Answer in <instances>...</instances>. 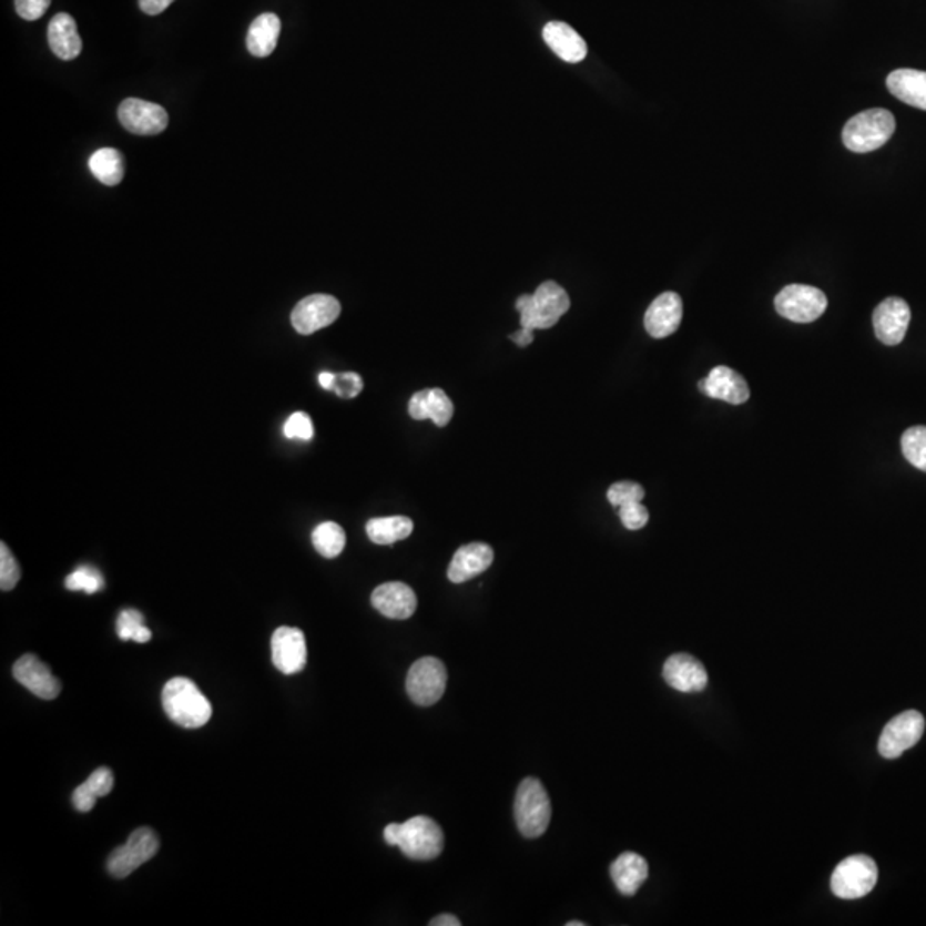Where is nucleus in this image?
<instances>
[{
  "label": "nucleus",
  "instance_id": "obj_14",
  "mask_svg": "<svg viewBox=\"0 0 926 926\" xmlns=\"http://www.w3.org/2000/svg\"><path fill=\"white\" fill-rule=\"evenodd\" d=\"M909 322L912 309L899 297H887L874 311L875 335L885 345H899L906 337Z\"/></svg>",
  "mask_w": 926,
  "mask_h": 926
},
{
  "label": "nucleus",
  "instance_id": "obj_13",
  "mask_svg": "<svg viewBox=\"0 0 926 926\" xmlns=\"http://www.w3.org/2000/svg\"><path fill=\"white\" fill-rule=\"evenodd\" d=\"M119 121L129 133L153 136L165 131L169 125V114L156 103L128 99L119 106Z\"/></svg>",
  "mask_w": 926,
  "mask_h": 926
},
{
  "label": "nucleus",
  "instance_id": "obj_25",
  "mask_svg": "<svg viewBox=\"0 0 926 926\" xmlns=\"http://www.w3.org/2000/svg\"><path fill=\"white\" fill-rule=\"evenodd\" d=\"M281 31L282 21L278 16L273 12L257 16L247 31V50L253 53L254 58H268L276 49Z\"/></svg>",
  "mask_w": 926,
  "mask_h": 926
},
{
  "label": "nucleus",
  "instance_id": "obj_32",
  "mask_svg": "<svg viewBox=\"0 0 926 926\" xmlns=\"http://www.w3.org/2000/svg\"><path fill=\"white\" fill-rule=\"evenodd\" d=\"M105 580L100 576V571L93 567H80L72 571L71 576L65 579V587L69 590H83L87 594H95L103 589Z\"/></svg>",
  "mask_w": 926,
  "mask_h": 926
},
{
  "label": "nucleus",
  "instance_id": "obj_35",
  "mask_svg": "<svg viewBox=\"0 0 926 926\" xmlns=\"http://www.w3.org/2000/svg\"><path fill=\"white\" fill-rule=\"evenodd\" d=\"M643 496H645V491H643L642 486L632 482V480H621V482L611 486L608 491L609 503L617 508L633 503V501H642Z\"/></svg>",
  "mask_w": 926,
  "mask_h": 926
},
{
  "label": "nucleus",
  "instance_id": "obj_15",
  "mask_svg": "<svg viewBox=\"0 0 926 926\" xmlns=\"http://www.w3.org/2000/svg\"><path fill=\"white\" fill-rule=\"evenodd\" d=\"M16 681L23 684L33 695L43 700L58 699L62 684L53 676L49 665L43 664L37 655L27 654L16 661L12 668Z\"/></svg>",
  "mask_w": 926,
  "mask_h": 926
},
{
  "label": "nucleus",
  "instance_id": "obj_21",
  "mask_svg": "<svg viewBox=\"0 0 926 926\" xmlns=\"http://www.w3.org/2000/svg\"><path fill=\"white\" fill-rule=\"evenodd\" d=\"M542 37L561 61L579 64L587 58L586 40L570 24L551 21L542 30Z\"/></svg>",
  "mask_w": 926,
  "mask_h": 926
},
{
  "label": "nucleus",
  "instance_id": "obj_5",
  "mask_svg": "<svg viewBox=\"0 0 926 926\" xmlns=\"http://www.w3.org/2000/svg\"><path fill=\"white\" fill-rule=\"evenodd\" d=\"M515 821L518 831L527 839H537L548 831L551 822V802L541 781L527 777L520 783L515 796Z\"/></svg>",
  "mask_w": 926,
  "mask_h": 926
},
{
  "label": "nucleus",
  "instance_id": "obj_4",
  "mask_svg": "<svg viewBox=\"0 0 926 926\" xmlns=\"http://www.w3.org/2000/svg\"><path fill=\"white\" fill-rule=\"evenodd\" d=\"M896 131V119L885 109H872L849 119L844 125L843 143L855 153L875 152Z\"/></svg>",
  "mask_w": 926,
  "mask_h": 926
},
{
  "label": "nucleus",
  "instance_id": "obj_17",
  "mask_svg": "<svg viewBox=\"0 0 926 926\" xmlns=\"http://www.w3.org/2000/svg\"><path fill=\"white\" fill-rule=\"evenodd\" d=\"M376 611L390 620H407L417 609V596L407 583L388 582L376 587L370 596Z\"/></svg>",
  "mask_w": 926,
  "mask_h": 926
},
{
  "label": "nucleus",
  "instance_id": "obj_42",
  "mask_svg": "<svg viewBox=\"0 0 926 926\" xmlns=\"http://www.w3.org/2000/svg\"><path fill=\"white\" fill-rule=\"evenodd\" d=\"M511 342L518 347H527L533 342V329L520 328L513 335H510Z\"/></svg>",
  "mask_w": 926,
  "mask_h": 926
},
{
  "label": "nucleus",
  "instance_id": "obj_38",
  "mask_svg": "<svg viewBox=\"0 0 926 926\" xmlns=\"http://www.w3.org/2000/svg\"><path fill=\"white\" fill-rule=\"evenodd\" d=\"M364 381L357 373H340L335 378L333 394L340 398H356L363 391Z\"/></svg>",
  "mask_w": 926,
  "mask_h": 926
},
{
  "label": "nucleus",
  "instance_id": "obj_20",
  "mask_svg": "<svg viewBox=\"0 0 926 926\" xmlns=\"http://www.w3.org/2000/svg\"><path fill=\"white\" fill-rule=\"evenodd\" d=\"M492 558H495V552L491 546L482 545V542L461 546L455 552L454 560L448 568V579L454 583L469 582L491 567Z\"/></svg>",
  "mask_w": 926,
  "mask_h": 926
},
{
  "label": "nucleus",
  "instance_id": "obj_23",
  "mask_svg": "<svg viewBox=\"0 0 926 926\" xmlns=\"http://www.w3.org/2000/svg\"><path fill=\"white\" fill-rule=\"evenodd\" d=\"M887 88L906 105L926 110V72L899 69L888 74Z\"/></svg>",
  "mask_w": 926,
  "mask_h": 926
},
{
  "label": "nucleus",
  "instance_id": "obj_26",
  "mask_svg": "<svg viewBox=\"0 0 926 926\" xmlns=\"http://www.w3.org/2000/svg\"><path fill=\"white\" fill-rule=\"evenodd\" d=\"M112 790H114V774L109 767H99L80 787L74 790L72 803L80 812H91L96 800L103 798Z\"/></svg>",
  "mask_w": 926,
  "mask_h": 926
},
{
  "label": "nucleus",
  "instance_id": "obj_29",
  "mask_svg": "<svg viewBox=\"0 0 926 926\" xmlns=\"http://www.w3.org/2000/svg\"><path fill=\"white\" fill-rule=\"evenodd\" d=\"M345 541H347V537H345L344 529L338 523L323 522L313 530L314 548L328 560L342 554Z\"/></svg>",
  "mask_w": 926,
  "mask_h": 926
},
{
  "label": "nucleus",
  "instance_id": "obj_37",
  "mask_svg": "<svg viewBox=\"0 0 926 926\" xmlns=\"http://www.w3.org/2000/svg\"><path fill=\"white\" fill-rule=\"evenodd\" d=\"M620 518L621 523L628 530H640L649 522V511L643 507L642 501H633V503L620 507Z\"/></svg>",
  "mask_w": 926,
  "mask_h": 926
},
{
  "label": "nucleus",
  "instance_id": "obj_36",
  "mask_svg": "<svg viewBox=\"0 0 926 926\" xmlns=\"http://www.w3.org/2000/svg\"><path fill=\"white\" fill-rule=\"evenodd\" d=\"M284 435L285 438L288 439H303V441H309L313 439L314 428H313V420L307 414L304 413H295L288 417L287 423L284 426Z\"/></svg>",
  "mask_w": 926,
  "mask_h": 926
},
{
  "label": "nucleus",
  "instance_id": "obj_24",
  "mask_svg": "<svg viewBox=\"0 0 926 926\" xmlns=\"http://www.w3.org/2000/svg\"><path fill=\"white\" fill-rule=\"evenodd\" d=\"M647 877H649V865L642 856L632 851L618 856L617 862L611 865V878L623 896L637 894Z\"/></svg>",
  "mask_w": 926,
  "mask_h": 926
},
{
  "label": "nucleus",
  "instance_id": "obj_40",
  "mask_svg": "<svg viewBox=\"0 0 926 926\" xmlns=\"http://www.w3.org/2000/svg\"><path fill=\"white\" fill-rule=\"evenodd\" d=\"M428 394L429 390L417 391V394L410 398L409 414L413 419H428Z\"/></svg>",
  "mask_w": 926,
  "mask_h": 926
},
{
  "label": "nucleus",
  "instance_id": "obj_39",
  "mask_svg": "<svg viewBox=\"0 0 926 926\" xmlns=\"http://www.w3.org/2000/svg\"><path fill=\"white\" fill-rule=\"evenodd\" d=\"M16 12L27 21H37L50 8V0H14Z\"/></svg>",
  "mask_w": 926,
  "mask_h": 926
},
{
  "label": "nucleus",
  "instance_id": "obj_22",
  "mask_svg": "<svg viewBox=\"0 0 926 926\" xmlns=\"http://www.w3.org/2000/svg\"><path fill=\"white\" fill-rule=\"evenodd\" d=\"M47 39H49L52 52L62 61L77 59L81 49H83L77 21L72 20V16L65 14V12L53 16L49 23V30H47Z\"/></svg>",
  "mask_w": 926,
  "mask_h": 926
},
{
  "label": "nucleus",
  "instance_id": "obj_18",
  "mask_svg": "<svg viewBox=\"0 0 926 926\" xmlns=\"http://www.w3.org/2000/svg\"><path fill=\"white\" fill-rule=\"evenodd\" d=\"M683 319V301L676 292H664L645 313V329L651 337L665 338L680 328Z\"/></svg>",
  "mask_w": 926,
  "mask_h": 926
},
{
  "label": "nucleus",
  "instance_id": "obj_16",
  "mask_svg": "<svg viewBox=\"0 0 926 926\" xmlns=\"http://www.w3.org/2000/svg\"><path fill=\"white\" fill-rule=\"evenodd\" d=\"M662 676L671 689L683 693H695L705 690L709 674L702 662L689 654H674L664 662Z\"/></svg>",
  "mask_w": 926,
  "mask_h": 926
},
{
  "label": "nucleus",
  "instance_id": "obj_8",
  "mask_svg": "<svg viewBox=\"0 0 926 926\" xmlns=\"http://www.w3.org/2000/svg\"><path fill=\"white\" fill-rule=\"evenodd\" d=\"M160 841L152 828L140 827L129 836L124 846L112 851L106 859V869L115 878H125L133 874L134 869L152 859L159 853Z\"/></svg>",
  "mask_w": 926,
  "mask_h": 926
},
{
  "label": "nucleus",
  "instance_id": "obj_10",
  "mask_svg": "<svg viewBox=\"0 0 926 926\" xmlns=\"http://www.w3.org/2000/svg\"><path fill=\"white\" fill-rule=\"evenodd\" d=\"M925 733V718L918 711H906L896 715L882 731L878 752L884 759H899L904 752L922 740Z\"/></svg>",
  "mask_w": 926,
  "mask_h": 926
},
{
  "label": "nucleus",
  "instance_id": "obj_1",
  "mask_svg": "<svg viewBox=\"0 0 926 926\" xmlns=\"http://www.w3.org/2000/svg\"><path fill=\"white\" fill-rule=\"evenodd\" d=\"M383 836L386 844L400 847L407 858L416 862H431L441 855L445 847L441 827L433 818L424 815L410 818L404 824L386 825Z\"/></svg>",
  "mask_w": 926,
  "mask_h": 926
},
{
  "label": "nucleus",
  "instance_id": "obj_9",
  "mask_svg": "<svg viewBox=\"0 0 926 926\" xmlns=\"http://www.w3.org/2000/svg\"><path fill=\"white\" fill-rule=\"evenodd\" d=\"M775 311L794 323H813L827 309V297L821 288L787 285L775 295Z\"/></svg>",
  "mask_w": 926,
  "mask_h": 926
},
{
  "label": "nucleus",
  "instance_id": "obj_3",
  "mask_svg": "<svg viewBox=\"0 0 926 926\" xmlns=\"http://www.w3.org/2000/svg\"><path fill=\"white\" fill-rule=\"evenodd\" d=\"M520 311V325L527 329H548L570 309L567 291L556 282L539 285L533 295H522L515 304Z\"/></svg>",
  "mask_w": 926,
  "mask_h": 926
},
{
  "label": "nucleus",
  "instance_id": "obj_43",
  "mask_svg": "<svg viewBox=\"0 0 926 926\" xmlns=\"http://www.w3.org/2000/svg\"><path fill=\"white\" fill-rule=\"evenodd\" d=\"M431 926H460L461 922L454 915H439L429 922Z\"/></svg>",
  "mask_w": 926,
  "mask_h": 926
},
{
  "label": "nucleus",
  "instance_id": "obj_7",
  "mask_svg": "<svg viewBox=\"0 0 926 926\" xmlns=\"http://www.w3.org/2000/svg\"><path fill=\"white\" fill-rule=\"evenodd\" d=\"M447 683L448 673L445 664L436 658H423L410 668L405 689L414 703L420 708H429L445 695Z\"/></svg>",
  "mask_w": 926,
  "mask_h": 926
},
{
  "label": "nucleus",
  "instance_id": "obj_34",
  "mask_svg": "<svg viewBox=\"0 0 926 926\" xmlns=\"http://www.w3.org/2000/svg\"><path fill=\"white\" fill-rule=\"evenodd\" d=\"M21 579V568L6 542L0 545V589L4 592L14 589Z\"/></svg>",
  "mask_w": 926,
  "mask_h": 926
},
{
  "label": "nucleus",
  "instance_id": "obj_44",
  "mask_svg": "<svg viewBox=\"0 0 926 926\" xmlns=\"http://www.w3.org/2000/svg\"><path fill=\"white\" fill-rule=\"evenodd\" d=\"M335 378H337L335 373H328V370H325V373L319 375V385H322V388H325V390L332 391L333 385H335Z\"/></svg>",
  "mask_w": 926,
  "mask_h": 926
},
{
  "label": "nucleus",
  "instance_id": "obj_45",
  "mask_svg": "<svg viewBox=\"0 0 926 926\" xmlns=\"http://www.w3.org/2000/svg\"><path fill=\"white\" fill-rule=\"evenodd\" d=\"M567 926H586V923H583V922H570V923H567Z\"/></svg>",
  "mask_w": 926,
  "mask_h": 926
},
{
  "label": "nucleus",
  "instance_id": "obj_31",
  "mask_svg": "<svg viewBox=\"0 0 926 926\" xmlns=\"http://www.w3.org/2000/svg\"><path fill=\"white\" fill-rule=\"evenodd\" d=\"M118 635L121 640H134L138 643L152 639V632L144 627V617L136 609H124L118 618Z\"/></svg>",
  "mask_w": 926,
  "mask_h": 926
},
{
  "label": "nucleus",
  "instance_id": "obj_12",
  "mask_svg": "<svg viewBox=\"0 0 926 926\" xmlns=\"http://www.w3.org/2000/svg\"><path fill=\"white\" fill-rule=\"evenodd\" d=\"M272 661L284 674L301 673L306 668V637L299 628H276L272 637Z\"/></svg>",
  "mask_w": 926,
  "mask_h": 926
},
{
  "label": "nucleus",
  "instance_id": "obj_2",
  "mask_svg": "<svg viewBox=\"0 0 926 926\" xmlns=\"http://www.w3.org/2000/svg\"><path fill=\"white\" fill-rule=\"evenodd\" d=\"M162 705L169 719L185 730L205 726L213 714L210 700L187 678H172L171 681H166L162 692Z\"/></svg>",
  "mask_w": 926,
  "mask_h": 926
},
{
  "label": "nucleus",
  "instance_id": "obj_19",
  "mask_svg": "<svg viewBox=\"0 0 926 926\" xmlns=\"http://www.w3.org/2000/svg\"><path fill=\"white\" fill-rule=\"evenodd\" d=\"M699 388L708 397L727 401L731 405L745 404L750 398V388L745 378L727 366L714 367L708 378L699 383Z\"/></svg>",
  "mask_w": 926,
  "mask_h": 926
},
{
  "label": "nucleus",
  "instance_id": "obj_28",
  "mask_svg": "<svg viewBox=\"0 0 926 926\" xmlns=\"http://www.w3.org/2000/svg\"><path fill=\"white\" fill-rule=\"evenodd\" d=\"M91 174L95 175L102 184L118 185L124 179V159L115 147H100L90 156Z\"/></svg>",
  "mask_w": 926,
  "mask_h": 926
},
{
  "label": "nucleus",
  "instance_id": "obj_11",
  "mask_svg": "<svg viewBox=\"0 0 926 926\" xmlns=\"http://www.w3.org/2000/svg\"><path fill=\"white\" fill-rule=\"evenodd\" d=\"M342 306L333 295H307L292 311V326L301 335H313L337 322Z\"/></svg>",
  "mask_w": 926,
  "mask_h": 926
},
{
  "label": "nucleus",
  "instance_id": "obj_6",
  "mask_svg": "<svg viewBox=\"0 0 926 926\" xmlns=\"http://www.w3.org/2000/svg\"><path fill=\"white\" fill-rule=\"evenodd\" d=\"M877 881L878 868L874 859L865 855L849 856L832 874V893L841 899H859L874 891Z\"/></svg>",
  "mask_w": 926,
  "mask_h": 926
},
{
  "label": "nucleus",
  "instance_id": "obj_27",
  "mask_svg": "<svg viewBox=\"0 0 926 926\" xmlns=\"http://www.w3.org/2000/svg\"><path fill=\"white\" fill-rule=\"evenodd\" d=\"M413 530L414 522L407 517L373 518L366 526L367 537L379 546L404 541L413 533Z\"/></svg>",
  "mask_w": 926,
  "mask_h": 926
},
{
  "label": "nucleus",
  "instance_id": "obj_41",
  "mask_svg": "<svg viewBox=\"0 0 926 926\" xmlns=\"http://www.w3.org/2000/svg\"><path fill=\"white\" fill-rule=\"evenodd\" d=\"M175 0H140V9L147 16L162 14Z\"/></svg>",
  "mask_w": 926,
  "mask_h": 926
},
{
  "label": "nucleus",
  "instance_id": "obj_33",
  "mask_svg": "<svg viewBox=\"0 0 926 926\" xmlns=\"http://www.w3.org/2000/svg\"><path fill=\"white\" fill-rule=\"evenodd\" d=\"M454 417V401L448 398L445 391L439 388H433L428 394V419H431L436 426L442 428L450 423Z\"/></svg>",
  "mask_w": 926,
  "mask_h": 926
},
{
  "label": "nucleus",
  "instance_id": "obj_30",
  "mask_svg": "<svg viewBox=\"0 0 926 926\" xmlns=\"http://www.w3.org/2000/svg\"><path fill=\"white\" fill-rule=\"evenodd\" d=\"M904 457L916 469L926 472V426L907 429L900 439Z\"/></svg>",
  "mask_w": 926,
  "mask_h": 926
}]
</instances>
